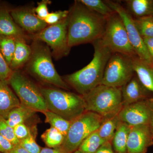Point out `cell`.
Here are the masks:
<instances>
[{
    "label": "cell",
    "mask_w": 153,
    "mask_h": 153,
    "mask_svg": "<svg viewBox=\"0 0 153 153\" xmlns=\"http://www.w3.org/2000/svg\"><path fill=\"white\" fill-rule=\"evenodd\" d=\"M68 41L69 47L92 43L101 39L106 24V19L75 1L69 10Z\"/></svg>",
    "instance_id": "obj_1"
},
{
    "label": "cell",
    "mask_w": 153,
    "mask_h": 153,
    "mask_svg": "<svg viewBox=\"0 0 153 153\" xmlns=\"http://www.w3.org/2000/svg\"><path fill=\"white\" fill-rule=\"evenodd\" d=\"M92 44L94 54L90 63L82 69L64 77V81L80 95L86 94L101 84L107 63L112 54L102 44L101 39Z\"/></svg>",
    "instance_id": "obj_2"
},
{
    "label": "cell",
    "mask_w": 153,
    "mask_h": 153,
    "mask_svg": "<svg viewBox=\"0 0 153 153\" xmlns=\"http://www.w3.org/2000/svg\"><path fill=\"white\" fill-rule=\"evenodd\" d=\"M31 47L32 55L27 63V71L42 82L63 90H70V86L55 69L49 47L43 42L38 41H33Z\"/></svg>",
    "instance_id": "obj_3"
},
{
    "label": "cell",
    "mask_w": 153,
    "mask_h": 153,
    "mask_svg": "<svg viewBox=\"0 0 153 153\" xmlns=\"http://www.w3.org/2000/svg\"><path fill=\"white\" fill-rule=\"evenodd\" d=\"M47 110L71 122L85 111L82 96L68 91L52 88H40Z\"/></svg>",
    "instance_id": "obj_4"
},
{
    "label": "cell",
    "mask_w": 153,
    "mask_h": 153,
    "mask_svg": "<svg viewBox=\"0 0 153 153\" xmlns=\"http://www.w3.org/2000/svg\"><path fill=\"white\" fill-rule=\"evenodd\" d=\"M82 96L86 111L107 118L118 114L123 107L121 88L100 85Z\"/></svg>",
    "instance_id": "obj_5"
},
{
    "label": "cell",
    "mask_w": 153,
    "mask_h": 153,
    "mask_svg": "<svg viewBox=\"0 0 153 153\" xmlns=\"http://www.w3.org/2000/svg\"><path fill=\"white\" fill-rule=\"evenodd\" d=\"M104 119L95 113L85 111L71 122L64 142L59 148L65 153H74L88 136L98 130Z\"/></svg>",
    "instance_id": "obj_6"
},
{
    "label": "cell",
    "mask_w": 153,
    "mask_h": 153,
    "mask_svg": "<svg viewBox=\"0 0 153 153\" xmlns=\"http://www.w3.org/2000/svg\"><path fill=\"white\" fill-rule=\"evenodd\" d=\"M101 40L112 53H120L131 57L137 56L129 40L123 21L116 12L106 18V26Z\"/></svg>",
    "instance_id": "obj_7"
},
{
    "label": "cell",
    "mask_w": 153,
    "mask_h": 153,
    "mask_svg": "<svg viewBox=\"0 0 153 153\" xmlns=\"http://www.w3.org/2000/svg\"><path fill=\"white\" fill-rule=\"evenodd\" d=\"M8 82L21 104L36 112L43 113L48 110L40 88L25 75L19 71H13Z\"/></svg>",
    "instance_id": "obj_8"
},
{
    "label": "cell",
    "mask_w": 153,
    "mask_h": 153,
    "mask_svg": "<svg viewBox=\"0 0 153 153\" xmlns=\"http://www.w3.org/2000/svg\"><path fill=\"white\" fill-rule=\"evenodd\" d=\"M68 18L56 24L47 26L34 35H30L33 41L44 43L52 50V55L57 59L67 56L71 48L68 45Z\"/></svg>",
    "instance_id": "obj_9"
},
{
    "label": "cell",
    "mask_w": 153,
    "mask_h": 153,
    "mask_svg": "<svg viewBox=\"0 0 153 153\" xmlns=\"http://www.w3.org/2000/svg\"><path fill=\"white\" fill-rule=\"evenodd\" d=\"M134 74L131 57L120 53H112L105 66L101 84L121 88Z\"/></svg>",
    "instance_id": "obj_10"
},
{
    "label": "cell",
    "mask_w": 153,
    "mask_h": 153,
    "mask_svg": "<svg viewBox=\"0 0 153 153\" xmlns=\"http://www.w3.org/2000/svg\"><path fill=\"white\" fill-rule=\"evenodd\" d=\"M104 1L121 18L126 30L129 40L137 55L142 60L148 63H152L145 46L143 39L135 25L133 17L119 2L108 0Z\"/></svg>",
    "instance_id": "obj_11"
},
{
    "label": "cell",
    "mask_w": 153,
    "mask_h": 153,
    "mask_svg": "<svg viewBox=\"0 0 153 153\" xmlns=\"http://www.w3.org/2000/svg\"><path fill=\"white\" fill-rule=\"evenodd\" d=\"M153 111V97L123 107L118 116L130 126L149 125Z\"/></svg>",
    "instance_id": "obj_12"
},
{
    "label": "cell",
    "mask_w": 153,
    "mask_h": 153,
    "mask_svg": "<svg viewBox=\"0 0 153 153\" xmlns=\"http://www.w3.org/2000/svg\"><path fill=\"white\" fill-rule=\"evenodd\" d=\"M153 146V135L149 125L130 126L128 139L127 153H147Z\"/></svg>",
    "instance_id": "obj_13"
},
{
    "label": "cell",
    "mask_w": 153,
    "mask_h": 153,
    "mask_svg": "<svg viewBox=\"0 0 153 153\" xmlns=\"http://www.w3.org/2000/svg\"><path fill=\"white\" fill-rule=\"evenodd\" d=\"M10 14L17 25L30 35L37 34L47 27L44 20L37 17L33 9L23 7L14 9Z\"/></svg>",
    "instance_id": "obj_14"
},
{
    "label": "cell",
    "mask_w": 153,
    "mask_h": 153,
    "mask_svg": "<svg viewBox=\"0 0 153 153\" xmlns=\"http://www.w3.org/2000/svg\"><path fill=\"white\" fill-rule=\"evenodd\" d=\"M123 106L153 97L138 78L136 74L121 87Z\"/></svg>",
    "instance_id": "obj_15"
},
{
    "label": "cell",
    "mask_w": 153,
    "mask_h": 153,
    "mask_svg": "<svg viewBox=\"0 0 153 153\" xmlns=\"http://www.w3.org/2000/svg\"><path fill=\"white\" fill-rule=\"evenodd\" d=\"M8 83L7 81L0 80V117L5 120L11 111L21 104Z\"/></svg>",
    "instance_id": "obj_16"
},
{
    "label": "cell",
    "mask_w": 153,
    "mask_h": 153,
    "mask_svg": "<svg viewBox=\"0 0 153 153\" xmlns=\"http://www.w3.org/2000/svg\"><path fill=\"white\" fill-rule=\"evenodd\" d=\"M131 60L135 73L153 97V63H148L138 56L131 57Z\"/></svg>",
    "instance_id": "obj_17"
},
{
    "label": "cell",
    "mask_w": 153,
    "mask_h": 153,
    "mask_svg": "<svg viewBox=\"0 0 153 153\" xmlns=\"http://www.w3.org/2000/svg\"><path fill=\"white\" fill-rule=\"evenodd\" d=\"M8 36L26 40L27 36L25 31L12 18L11 14L7 9H0V36Z\"/></svg>",
    "instance_id": "obj_18"
},
{
    "label": "cell",
    "mask_w": 153,
    "mask_h": 153,
    "mask_svg": "<svg viewBox=\"0 0 153 153\" xmlns=\"http://www.w3.org/2000/svg\"><path fill=\"white\" fill-rule=\"evenodd\" d=\"M32 48L23 38L16 39V49L10 67L13 71L27 63L32 55Z\"/></svg>",
    "instance_id": "obj_19"
},
{
    "label": "cell",
    "mask_w": 153,
    "mask_h": 153,
    "mask_svg": "<svg viewBox=\"0 0 153 153\" xmlns=\"http://www.w3.org/2000/svg\"><path fill=\"white\" fill-rule=\"evenodd\" d=\"M127 10L134 19L153 16V0H127Z\"/></svg>",
    "instance_id": "obj_20"
},
{
    "label": "cell",
    "mask_w": 153,
    "mask_h": 153,
    "mask_svg": "<svg viewBox=\"0 0 153 153\" xmlns=\"http://www.w3.org/2000/svg\"><path fill=\"white\" fill-rule=\"evenodd\" d=\"M130 126L120 121L115 132L111 144L115 152L117 153H127V144Z\"/></svg>",
    "instance_id": "obj_21"
},
{
    "label": "cell",
    "mask_w": 153,
    "mask_h": 153,
    "mask_svg": "<svg viewBox=\"0 0 153 153\" xmlns=\"http://www.w3.org/2000/svg\"><path fill=\"white\" fill-rule=\"evenodd\" d=\"M36 111L21 104L15 108L9 114L5 120L7 124L13 128L19 124L25 123L33 117Z\"/></svg>",
    "instance_id": "obj_22"
},
{
    "label": "cell",
    "mask_w": 153,
    "mask_h": 153,
    "mask_svg": "<svg viewBox=\"0 0 153 153\" xmlns=\"http://www.w3.org/2000/svg\"><path fill=\"white\" fill-rule=\"evenodd\" d=\"M118 114L104 118L99 128L97 130L99 135L103 140L111 142L114 136L118 124L120 122Z\"/></svg>",
    "instance_id": "obj_23"
},
{
    "label": "cell",
    "mask_w": 153,
    "mask_h": 153,
    "mask_svg": "<svg viewBox=\"0 0 153 153\" xmlns=\"http://www.w3.org/2000/svg\"><path fill=\"white\" fill-rule=\"evenodd\" d=\"M45 116V123H49L51 127L57 129L66 137L71 122L66 120L62 117L50 111L43 112Z\"/></svg>",
    "instance_id": "obj_24"
},
{
    "label": "cell",
    "mask_w": 153,
    "mask_h": 153,
    "mask_svg": "<svg viewBox=\"0 0 153 153\" xmlns=\"http://www.w3.org/2000/svg\"><path fill=\"white\" fill-rule=\"evenodd\" d=\"M105 142L100 136L97 130L82 142L77 150L80 153H95Z\"/></svg>",
    "instance_id": "obj_25"
},
{
    "label": "cell",
    "mask_w": 153,
    "mask_h": 153,
    "mask_svg": "<svg viewBox=\"0 0 153 153\" xmlns=\"http://www.w3.org/2000/svg\"><path fill=\"white\" fill-rule=\"evenodd\" d=\"M41 138L48 148L53 149L60 147L65 139L59 131L51 126L41 135Z\"/></svg>",
    "instance_id": "obj_26"
},
{
    "label": "cell",
    "mask_w": 153,
    "mask_h": 153,
    "mask_svg": "<svg viewBox=\"0 0 153 153\" xmlns=\"http://www.w3.org/2000/svg\"><path fill=\"white\" fill-rule=\"evenodd\" d=\"M88 8L101 15L105 18L109 17L114 11L101 0H78Z\"/></svg>",
    "instance_id": "obj_27"
},
{
    "label": "cell",
    "mask_w": 153,
    "mask_h": 153,
    "mask_svg": "<svg viewBox=\"0 0 153 153\" xmlns=\"http://www.w3.org/2000/svg\"><path fill=\"white\" fill-rule=\"evenodd\" d=\"M16 38L0 36V51L9 66H10L16 49Z\"/></svg>",
    "instance_id": "obj_28"
},
{
    "label": "cell",
    "mask_w": 153,
    "mask_h": 153,
    "mask_svg": "<svg viewBox=\"0 0 153 153\" xmlns=\"http://www.w3.org/2000/svg\"><path fill=\"white\" fill-rule=\"evenodd\" d=\"M135 25L142 38L153 37V16L134 19Z\"/></svg>",
    "instance_id": "obj_29"
},
{
    "label": "cell",
    "mask_w": 153,
    "mask_h": 153,
    "mask_svg": "<svg viewBox=\"0 0 153 153\" xmlns=\"http://www.w3.org/2000/svg\"><path fill=\"white\" fill-rule=\"evenodd\" d=\"M0 134L13 144L14 146L19 144L20 141L17 138L14 129L6 123L5 119L0 117Z\"/></svg>",
    "instance_id": "obj_30"
},
{
    "label": "cell",
    "mask_w": 153,
    "mask_h": 153,
    "mask_svg": "<svg viewBox=\"0 0 153 153\" xmlns=\"http://www.w3.org/2000/svg\"><path fill=\"white\" fill-rule=\"evenodd\" d=\"M69 10H59L49 13L44 22L47 25H56L68 18Z\"/></svg>",
    "instance_id": "obj_31"
},
{
    "label": "cell",
    "mask_w": 153,
    "mask_h": 153,
    "mask_svg": "<svg viewBox=\"0 0 153 153\" xmlns=\"http://www.w3.org/2000/svg\"><path fill=\"white\" fill-rule=\"evenodd\" d=\"M19 144L30 153H40L42 149V148L36 143L35 137L33 134L20 141Z\"/></svg>",
    "instance_id": "obj_32"
},
{
    "label": "cell",
    "mask_w": 153,
    "mask_h": 153,
    "mask_svg": "<svg viewBox=\"0 0 153 153\" xmlns=\"http://www.w3.org/2000/svg\"><path fill=\"white\" fill-rule=\"evenodd\" d=\"M13 71L0 51V80L9 82Z\"/></svg>",
    "instance_id": "obj_33"
},
{
    "label": "cell",
    "mask_w": 153,
    "mask_h": 153,
    "mask_svg": "<svg viewBox=\"0 0 153 153\" xmlns=\"http://www.w3.org/2000/svg\"><path fill=\"white\" fill-rule=\"evenodd\" d=\"M51 3V1L49 0H43L38 3L37 7L33 9L38 18L44 21L49 13L48 6Z\"/></svg>",
    "instance_id": "obj_34"
},
{
    "label": "cell",
    "mask_w": 153,
    "mask_h": 153,
    "mask_svg": "<svg viewBox=\"0 0 153 153\" xmlns=\"http://www.w3.org/2000/svg\"><path fill=\"white\" fill-rule=\"evenodd\" d=\"M13 129L15 135L20 141L32 134L30 128L25 123L19 124L14 127Z\"/></svg>",
    "instance_id": "obj_35"
},
{
    "label": "cell",
    "mask_w": 153,
    "mask_h": 153,
    "mask_svg": "<svg viewBox=\"0 0 153 153\" xmlns=\"http://www.w3.org/2000/svg\"><path fill=\"white\" fill-rule=\"evenodd\" d=\"M15 146L0 134V152L10 153Z\"/></svg>",
    "instance_id": "obj_36"
},
{
    "label": "cell",
    "mask_w": 153,
    "mask_h": 153,
    "mask_svg": "<svg viewBox=\"0 0 153 153\" xmlns=\"http://www.w3.org/2000/svg\"><path fill=\"white\" fill-rule=\"evenodd\" d=\"M145 46L150 57L152 63H153V37L143 38Z\"/></svg>",
    "instance_id": "obj_37"
},
{
    "label": "cell",
    "mask_w": 153,
    "mask_h": 153,
    "mask_svg": "<svg viewBox=\"0 0 153 153\" xmlns=\"http://www.w3.org/2000/svg\"><path fill=\"white\" fill-rule=\"evenodd\" d=\"M95 153H117L113 148L111 142H106L98 149Z\"/></svg>",
    "instance_id": "obj_38"
},
{
    "label": "cell",
    "mask_w": 153,
    "mask_h": 153,
    "mask_svg": "<svg viewBox=\"0 0 153 153\" xmlns=\"http://www.w3.org/2000/svg\"><path fill=\"white\" fill-rule=\"evenodd\" d=\"M40 153H66L60 148H49L48 147L42 148Z\"/></svg>",
    "instance_id": "obj_39"
},
{
    "label": "cell",
    "mask_w": 153,
    "mask_h": 153,
    "mask_svg": "<svg viewBox=\"0 0 153 153\" xmlns=\"http://www.w3.org/2000/svg\"><path fill=\"white\" fill-rule=\"evenodd\" d=\"M10 153H30L20 145H16Z\"/></svg>",
    "instance_id": "obj_40"
},
{
    "label": "cell",
    "mask_w": 153,
    "mask_h": 153,
    "mask_svg": "<svg viewBox=\"0 0 153 153\" xmlns=\"http://www.w3.org/2000/svg\"><path fill=\"white\" fill-rule=\"evenodd\" d=\"M149 126L150 128L152 131V134L153 135V111L152 112V117H151L149 123Z\"/></svg>",
    "instance_id": "obj_41"
},
{
    "label": "cell",
    "mask_w": 153,
    "mask_h": 153,
    "mask_svg": "<svg viewBox=\"0 0 153 153\" xmlns=\"http://www.w3.org/2000/svg\"><path fill=\"white\" fill-rule=\"evenodd\" d=\"M73 153H80L79 152V151H78V150H76V151H75V152H74Z\"/></svg>",
    "instance_id": "obj_42"
},
{
    "label": "cell",
    "mask_w": 153,
    "mask_h": 153,
    "mask_svg": "<svg viewBox=\"0 0 153 153\" xmlns=\"http://www.w3.org/2000/svg\"><path fill=\"white\" fill-rule=\"evenodd\" d=\"M0 153H3V152H0Z\"/></svg>",
    "instance_id": "obj_43"
}]
</instances>
